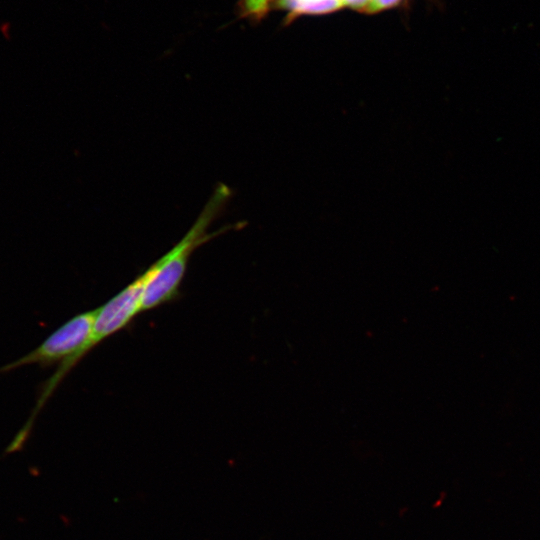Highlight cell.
Returning a JSON list of instances; mask_svg holds the SVG:
<instances>
[{
  "instance_id": "1",
  "label": "cell",
  "mask_w": 540,
  "mask_h": 540,
  "mask_svg": "<svg viewBox=\"0 0 540 540\" xmlns=\"http://www.w3.org/2000/svg\"><path fill=\"white\" fill-rule=\"evenodd\" d=\"M231 196V189L219 183L182 239L144 271L146 283L142 311L156 308L173 300L179 294V287L192 253L214 237L237 226V224L227 225L215 232L208 231L209 226L224 210Z\"/></svg>"
},
{
  "instance_id": "3",
  "label": "cell",
  "mask_w": 540,
  "mask_h": 540,
  "mask_svg": "<svg viewBox=\"0 0 540 540\" xmlns=\"http://www.w3.org/2000/svg\"><path fill=\"white\" fill-rule=\"evenodd\" d=\"M279 4L290 11V18L301 14H322L342 8L343 0H280Z\"/></svg>"
},
{
  "instance_id": "2",
  "label": "cell",
  "mask_w": 540,
  "mask_h": 540,
  "mask_svg": "<svg viewBox=\"0 0 540 540\" xmlns=\"http://www.w3.org/2000/svg\"><path fill=\"white\" fill-rule=\"evenodd\" d=\"M145 283L146 274L143 272L117 295L97 308L92 333L84 348L85 355L104 339L125 328L142 311Z\"/></svg>"
},
{
  "instance_id": "6",
  "label": "cell",
  "mask_w": 540,
  "mask_h": 540,
  "mask_svg": "<svg viewBox=\"0 0 540 540\" xmlns=\"http://www.w3.org/2000/svg\"><path fill=\"white\" fill-rule=\"evenodd\" d=\"M343 1L345 5H349L352 8L358 9L360 11H362L367 5V3L369 2V0H343Z\"/></svg>"
},
{
  "instance_id": "7",
  "label": "cell",
  "mask_w": 540,
  "mask_h": 540,
  "mask_svg": "<svg viewBox=\"0 0 540 540\" xmlns=\"http://www.w3.org/2000/svg\"><path fill=\"white\" fill-rule=\"evenodd\" d=\"M304 1H311V0H304Z\"/></svg>"
},
{
  "instance_id": "5",
  "label": "cell",
  "mask_w": 540,
  "mask_h": 540,
  "mask_svg": "<svg viewBox=\"0 0 540 540\" xmlns=\"http://www.w3.org/2000/svg\"><path fill=\"white\" fill-rule=\"evenodd\" d=\"M400 0H369L365 8L362 10L366 13H376L387 8L397 5Z\"/></svg>"
},
{
  "instance_id": "4",
  "label": "cell",
  "mask_w": 540,
  "mask_h": 540,
  "mask_svg": "<svg viewBox=\"0 0 540 540\" xmlns=\"http://www.w3.org/2000/svg\"><path fill=\"white\" fill-rule=\"evenodd\" d=\"M273 0H239V6L244 16L261 19L269 10Z\"/></svg>"
}]
</instances>
